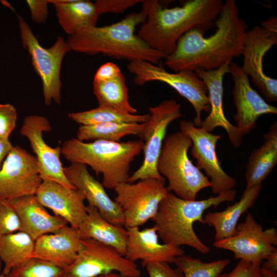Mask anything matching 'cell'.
Listing matches in <instances>:
<instances>
[{"mask_svg": "<svg viewBox=\"0 0 277 277\" xmlns=\"http://www.w3.org/2000/svg\"><path fill=\"white\" fill-rule=\"evenodd\" d=\"M0 277H5V275L2 273H0Z\"/></svg>", "mask_w": 277, "mask_h": 277, "instance_id": "obj_45", "label": "cell"}, {"mask_svg": "<svg viewBox=\"0 0 277 277\" xmlns=\"http://www.w3.org/2000/svg\"><path fill=\"white\" fill-rule=\"evenodd\" d=\"M17 113L10 104H0V139L9 140L15 129Z\"/></svg>", "mask_w": 277, "mask_h": 277, "instance_id": "obj_35", "label": "cell"}, {"mask_svg": "<svg viewBox=\"0 0 277 277\" xmlns=\"http://www.w3.org/2000/svg\"><path fill=\"white\" fill-rule=\"evenodd\" d=\"M215 27V32L208 37L200 28L184 34L165 59V65L174 72L211 70L242 55L248 25L240 17L234 0L223 4Z\"/></svg>", "mask_w": 277, "mask_h": 277, "instance_id": "obj_1", "label": "cell"}, {"mask_svg": "<svg viewBox=\"0 0 277 277\" xmlns=\"http://www.w3.org/2000/svg\"><path fill=\"white\" fill-rule=\"evenodd\" d=\"M146 19L137 35L151 48L166 56L179 39L193 28L205 30L215 27L223 4L221 0H190L182 6L166 8L159 1H142Z\"/></svg>", "mask_w": 277, "mask_h": 277, "instance_id": "obj_2", "label": "cell"}, {"mask_svg": "<svg viewBox=\"0 0 277 277\" xmlns=\"http://www.w3.org/2000/svg\"><path fill=\"white\" fill-rule=\"evenodd\" d=\"M277 163V123L275 122L263 135V143L253 150L246 166V188L247 190L262 185Z\"/></svg>", "mask_w": 277, "mask_h": 277, "instance_id": "obj_25", "label": "cell"}, {"mask_svg": "<svg viewBox=\"0 0 277 277\" xmlns=\"http://www.w3.org/2000/svg\"><path fill=\"white\" fill-rule=\"evenodd\" d=\"M9 201L19 216L21 231L27 233L35 241L43 235L57 232L68 224L62 217L50 214L35 195Z\"/></svg>", "mask_w": 277, "mask_h": 277, "instance_id": "obj_23", "label": "cell"}, {"mask_svg": "<svg viewBox=\"0 0 277 277\" xmlns=\"http://www.w3.org/2000/svg\"><path fill=\"white\" fill-rule=\"evenodd\" d=\"M264 262H262L261 267L263 269L273 272H277V250L272 253Z\"/></svg>", "mask_w": 277, "mask_h": 277, "instance_id": "obj_41", "label": "cell"}, {"mask_svg": "<svg viewBox=\"0 0 277 277\" xmlns=\"http://www.w3.org/2000/svg\"><path fill=\"white\" fill-rule=\"evenodd\" d=\"M262 185L245 189L240 200L222 211H208L203 216L202 224L213 227L215 231V241L233 235L238 222L242 214L252 207L259 196Z\"/></svg>", "mask_w": 277, "mask_h": 277, "instance_id": "obj_24", "label": "cell"}, {"mask_svg": "<svg viewBox=\"0 0 277 277\" xmlns=\"http://www.w3.org/2000/svg\"><path fill=\"white\" fill-rule=\"evenodd\" d=\"M257 277H277V273L268 271L260 266Z\"/></svg>", "mask_w": 277, "mask_h": 277, "instance_id": "obj_43", "label": "cell"}, {"mask_svg": "<svg viewBox=\"0 0 277 277\" xmlns=\"http://www.w3.org/2000/svg\"><path fill=\"white\" fill-rule=\"evenodd\" d=\"M35 195L45 207L50 209L71 226L78 228L86 217L83 193L53 181H43Z\"/></svg>", "mask_w": 277, "mask_h": 277, "instance_id": "obj_21", "label": "cell"}, {"mask_svg": "<svg viewBox=\"0 0 277 277\" xmlns=\"http://www.w3.org/2000/svg\"><path fill=\"white\" fill-rule=\"evenodd\" d=\"M149 120L140 136L144 141V160L141 166L130 176L128 181L130 183L148 178L165 181L157 170V160L168 127L173 121L182 116L181 105L173 98L164 100L149 108Z\"/></svg>", "mask_w": 277, "mask_h": 277, "instance_id": "obj_10", "label": "cell"}, {"mask_svg": "<svg viewBox=\"0 0 277 277\" xmlns=\"http://www.w3.org/2000/svg\"><path fill=\"white\" fill-rule=\"evenodd\" d=\"M93 92L99 107L131 114L137 112L129 102L128 89L123 73L110 80L93 81Z\"/></svg>", "mask_w": 277, "mask_h": 277, "instance_id": "obj_28", "label": "cell"}, {"mask_svg": "<svg viewBox=\"0 0 277 277\" xmlns=\"http://www.w3.org/2000/svg\"><path fill=\"white\" fill-rule=\"evenodd\" d=\"M42 182L36 156L13 146L0 170V199L35 195Z\"/></svg>", "mask_w": 277, "mask_h": 277, "instance_id": "obj_15", "label": "cell"}, {"mask_svg": "<svg viewBox=\"0 0 277 277\" xmlns=\"http://www.w3.org/2000/svg\"><path fill=\"white\" fill-rule=\"evenodd\" d=\"M145 267L149 277H184L181 270L166 262L150 263Z\"/></svg>", "mask_w": 277, "mask_h": 277, "instance_id": "obj_37", "label": "cell"}, {"mask_svg": "<svg viewBox=\"0 0 277 277\" xmlns=\"http://www.w3.org/2000/svg\"><path fill=\"white\" fill-rule=\"evenodd\" d=\"M142 1L97 0L94 2L99 15L104 13H120Z\"/></svg>", "mask_w": 277, "mask_h": 277, "instance_id": "obj_36", "label": "cell"}, {"mask_svg": "<svg viewBox=\"0 0 277 277\" xmlns=\"http://www.w3.org/2000/svg\"><path fill=\"white\" fill-rule=\"evenodd\" d=\"M146 19L142 8L127 14L123 19L101 27L93 26L68 36L66 42L71 51L89 55L102 54L117 60L145 61L157 65L166 55L151 48L134 33L139 24Z\"/></svg>", "mask_w": 277, "mask_h": 277, "instance_id": "obj_3", "label": "cell"}, {"mask_svg": "<svg viewBox=\"0 0 277 277\" xmlns=\"http://www.w3.org/2000/svg\"><path fill=\"white\" fill-rule=\"evenodd\" d=\"M97 277H127L120 274L117 272H111L108 274L102 275Z\"/></svg>", "mask_w": 277, "mask_h": 277, "instance_id": "obj_44", "label": "cell"}, {"mask_svg": "<svg viewBox=\"0 0 277 277\" xmlns=\"http://www.w3.org/2000/svg\"><path fill=\"white\" fill-rule=\"evenodd\" d=\"M276 43V17L271 16L261 26L247 31L242 54V70L270 102L277 101V80L264 73L263 62L265 54Z\"/></svg>", "mask_w": 277, "mask_h": 277, "instance_id": "obj_9", "label": "cell"}, {"mask_svg": "<svg viewBox=\"0 0 277 277\" xmlns=\"http://www.w3.org/2000/svg\"><path fill=\"white\" fill-rule=\"evenodd\" d=\"M5 277H65V269L46 260L31 258L13 268Z\"/></svg>", "mask_w": 277, "mask_h": 277, "instance_id": "obj_33", "label": "cell"}, {"mask_svg": "<svg viewBox=\"0 0 277 277\" xmlns=\"http://www.w3.org/2000/svg\"><path fill=\"white\" fill-rule=\"evenodd\" d=\"M144 146L141 140L122 142L98 140L87 143L71 138L63 142L61 152L71 163L89 166L97 175L102 174L104 188L114 189L128 182L130 165Z\"/></svg>", "mask_w": 277, "mask_h": 277, "instance_id": "obj_5", "label": "cell"}, {"mask_svg": "<svg viewBox=\"0 0 277 277\" xmlns=\"http://www.w3.org/2000/svg\"><path fill=\"white\" fill-rule=\"evenodd\" d=\"M191 145V139L182 132L171 133L164 140L156 164L159 173L168 181V191L189 201L195 200L201 190L211 186L188 156Z\"/></svg>", "mask_w": 277, "mask_h": 277, "instance_id": "obj_6", "label": "cell"}, {"mask_svg": "<svg viewBox=\"0 0 277 277\" xmlns=\"http://www.w3.org/2000/svg\"><path fill=\"white\" fill-rule=\"evenodd\" d=\"M230 262L226 259L204 262L184 254L177 257L174 264L182 271L184 277H218Z\"/></svg>", "mask_w": 277, "mask_h": 277, "instance_id": "obj_32", "label": "cell"}, {"mask_svg": "<svg viewBox=\"0 0 277 277\" xmlns=\"http://www.w3.org/2000/svg\"><path fill=\"white\" fill-rule=\"evenodd\" d=\"M21 231V223L8 200L0 199V237Z\"/></svg>", "mask_w": 277, "mask_h": 277, "instance_id": "obj_34", "label": "cell"}, {"mask_svg": "<svg viewBox=\"0 0 277 277\" xmlns=\"http://www.w3.org/2000/svg\"><path fill=\"white\" fill-rule=\"evenodd\" d=\"M236 193L233 189L206 199L189 201L168 192L151 219L159 237L165 244L177 247L187 246L203 254L208 253L211 249L199 239L194 231L193 224L202 223L203 213L208 208L233 201Z\"/></svg>", "mask_w": 277, "mask_h": 277, "instance_id": "obj_4", "label": "cell"}, {"mask_svg": "<svg viewBox=\"0 0 277 277\" xmlns=\"http://www.w3.org/2000/svg\"><path fill=\"white\" fill-rule=\"evenodd\" d=\"M9 140L0 139V170L3 162L13 148Z\"/></svg>", "mask_w": 277, "mask_h": 277, "instance_id": "obj_42", "label": "cell"}, {"mask_svg": "<svg viewBox=\"0 0 277 277\" xmlns=\"http://www.w3.org/2000/svg\"><path fill=\"white\" fill-rule=\"evenodd\" d=\"M82 245L78 228L67 225L57 232L46 234L36 239L32 257L66 269L75 260Z\"/></svg>", "mask_w": 277, "mask_h": 277, "instance_id": "obj_22", "label": "cell"}, {"mask_svg": "<svg viewBox=\"0 0 277 277\" xmlns=\"http://www.w3.org/2000/svg\"><path fill=\"white\" fill-rule=\"evenodd\" d=\"M64 172L69 181L83 193L88 204L95 207L103 218L114 225L124 227L120 207L108 196L102 184L89 172L86 165L71 163L64 167Z\"/></svg>", "mask_w": 277, "mask_h": 277, "instance_id": "obj_19", "label": "cell"}, {"mask_svg": "<svg viewBox=\"0 0 277 277\" xmlns=\"http://www.w3.org/2000/svg\"><path fill=\"white\" fill-rule=\"evenodd\" d=\"M113 271L127 277L141 275L135 263L111 246L92 239H82L75 260L65 269V277H97Z\"/></svg>", "mask_w": 277, "mask_h": 277, "instance_id": "obj_11", "label": "cell"}, {"mask_svg": "<svg viewBox=\"0 0 277 277\" xmlns=\"http://www.w3.org/2000/svg\"><path fill=\"white\" fill-rule=\"evenodd\" d=\"M35 240L23 231L0 237V259L4 264L2 273L7 275L13 268L32 258Z\"/></svg>", "mask_w": 277, "mask_h": 277, "instance_id": "obj_29", "label": "cell"}, {"mask_svg": "<svg viewBox=\"0 0 277 277\" xmlns=\"http://www.w3.org/2000/svg\"><path fill=\"white\" fill-rule=\"evenodd\" d=\"M32 20L38 24L45 22L48 14L49 0H27Z\"/></svg>", "mask_w": 277, "mask_h": 277, "instance_id": "obj_39", "label": "cell"}, {"mask_svg": "<svg viewBox=\"0 0 277 277\" xmlns=\"http://www.w3.org/2000/svg\"><path fill=\"white\" fill-rule=\"evenodd\" d=\"M51 130V125L47 118L38 115H30L25 117L20 133L28 138L36 155L39 175L43 181H53L68 188L76 189L64 174L60 159L61 147L52 148L44 140L43 133Z\"/></svg>", "mask_w": 277, "mask_h": 277, "instance_id": "obj_16", "label": "cell"}, {"mask_svg": "<svg viewBox=\"0 0 277 277\" xmlns=\"http://www.w3.org/2000/svg\"><path fill=\"white\" fill-rule=\"evenodd\" d=\"M122 74L119 67L111 62L102 65L96 71L93 81L102 82L113 79Z\"/></svg>", "mask_w": 277, "mask_h": 277, "instance_id": "obj_40", "label": "cell"}, {"mask_svg": "<svg viewBox=\"0 0 277 277\" xmlns=\"http://www.w3.org/2000/svg\"><path fill=\"white\" fill-rule=\"evenodd\" d=\"M230 63H227L216 69H197L194 72L205 84L210 104L209 114L202 120L200 127L210 132L217 127L222 128L227 132L232 146L238 148L241 145L244 135L227 120L223 108V78L228 73Z\"/></svg>", "mask_w": 277, "mask_h": 277, "instance_id": "obj_18", "label": "cell"}, {"mask_svg": "<svg viewBox=\"0 0 277 277\" xmlns=\"http://www.w3.org/2000/svg\"><path fill=\"white\" fill-rule=\"evenodd\" d=\"M228 73L233 82L232 93L236 110L233 118L236 128L245 135L255 128L260 116L276 114L277 108L268 104L252 88L249 77L241 67L231 62Z\"/></svg>", "mask_w": 277, "mask_h": 277, "instance_id": "obj_17", "label": "cell"}, {"mask_svg": "<svg viewBox=\"0 0 277 277\" xmlns=\"http://www.w3.org/2000/svg\"><path fill=\"white\" fill-rule=\"evenodd\" d=\"M86 210V217L78 228L82 239H92L111 246L125 256L127 243L126 229L108 222L92 205L88 204Z\"/></svg>", "mask_w": 277, "mask_h": 277, "instance_id": "obj_26", "label": "cell"}, {"mask_svg": "<svg viewBox=\"0 0 277 277\" xmlns=\"http://www.w3.org/2000/svg\"><path fill=\"white\" fill-rule=\"evenodd\" d=\"M125 228L127 243L125 257L134 263L141 260L143 267L150 263H174L177 257L185 254L180 247L161 244L154 226L143 230H140L138 227Z\"/></svg>", "mask_w": 277, "mask_h": 277, "instance_id": "obj_20", "label": "cell"}, {"mask_svg": "<svg viewBox=\"0 0 277 277\" xmlns=\"http://www.w3.org/2000/svg\"><path fill=\"white\" fill-rule=\"evenodd\" d=\"M235 233L228 238L214 241V247L231 251L234 259L261 264L272 253L277 250L275 228L263 230L250 213L244 222L237 225Z\"/></svg>", "mask_w": 277, "mask_h": 277, "instance_id": "obj_13", "label": "cell"}, {"mask_svg": "<svg viewBox=\"0 0 277 277\" xmlns=\"http://www.w3.org/2000/svg\"><path fill=\"white\" fill-rule=\"evenodd\" d=\"M17 17L22 44L28 51L32 65L41 79L45 104L49 106L54 101L60 105L62 63L66 54L71 50L66 41L61 36L51 47L42 46L28 23L21 16Z\"/></svg>", "mask_w": 277, "mask_h": 277, "instance_id": "obj_7", "label": "cell"}, {"mask_svg": "<svg viewBox=\"0 0 277 277\" xmlns=\"http://www.w3.org/2000/svg\"><path fill=\"white\" fill-rule=\"evenodd\" d=\"M114 190V201L122 211L125 228L139 227L151 220L168 193L165 181L153 178L122 183Z\"/></svg>", "mask_w": 277, "mask_h": 277, "instance_id": "obj_12", "label": "cell"}, {"mask_svg": "<svg viewBox=\"0 0 277 277\" xmlns=\"http://www.w3.org/2000/svg\"><path fill=\"white\" fill-rule=\"evenodd\" d=\"M127 68L134 75L133 82L136 85L160 82L175 90L193 107L195 117L193 123L196 127H200L202 112H209L210 104L207 88L194 71L182 70L171 73L161 66L138 61L129 62Z\"/></svg>", "mask_w": 277, "mask_h": 277, "instance_id": "obj_8", "label": "cell"}, {"mask_svg": "<svg viewBox=\"0 0 277 277\" xmlns=\"http://www.w3.org/2000/svg\"><path fill=\"white\" fill-rule=\"evenodd\" d=\"M261 264L241 260L230 272L221 273L218 277H257Z\"/></svg>", "mask_w": 277, "mask_h": 277, "instance_id": "obj_38", "label": "cell"}, {"mask_svg": "<svg viewBox=\"0 0 277 277\" xmlns=\"http://www.w3.org/2000/svg\"><path fill=\"white\" fill-rule=\"evenodd\" d=\"M1 268H2V262L0 261V271L1 270Z\"/></svg>", "mask_w": 277, "mask_h": 277, "instance_id": "obj_46", "label": "cell"}, {"mask_svg": "<svg viewBox=\"0 0 277 277\" xmlns=\"http://www.w3.org/2000/svg\"><path fill=\"white\" fill-rule=\"evenodd\" d=\"M68 116L82 125H90L112 122L144 123L149 121L150 114H131L98 106L87 111L71 112L68 113Z\"/></svg>", "mask_w": 277, "mask_h": 277, "instance_id": "obj_31", "label": "cell"}, {"mask_svg": "<svg viewBox=\"0 0 277 277\" xmlns=\"http://www.w3.org/2000/svg\"><path fill=\"white\" fill-rule=\"evenodd\" d=\"M144 123H106L90 125H81L76 132L77 139L81 141L104 140L118 142L127 135L140 136L144 131Z\"/></svg>", "mask_w": 277, "mask_h": 277, "instance_id": "obj_30", "label": "cell"}, {"mask_svg": "<svg viewBox=\"0 0 277 277\" xmlns=\"http://www.w3.org/2000/svg\"><path fill=\"white\" fill-rule=\"evenodd\" d=\"M179 128L191 139V154L196 160L195 166L210 179L212 192L221 195L233 189L236 181L223 169L216 153V145L221 136L197 127L187 120L181 121Z\"/></svg>", "mask_w": 277, "mask_h": 277, "instance_id": "obj_14", "label": "cell"}, {"mask_svg": "<svg viewBox=\"0 0 277 277\" xmlns=\"http://www.w3.org/2000/svg\"><path fill=\"white\" fill-rule=\"evenodd\" d=\"M56 11L58 22L68 36L95 26L99 14L94 3L84 0H49Z\"/></svg>", "mask_w": 277, "mask_h": 277, "instance_id": "obj_27", "label": "cell"}]
</instances>
